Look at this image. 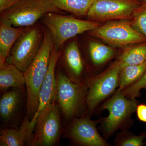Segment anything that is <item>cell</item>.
<instances>
[{
  "label": "cell",
  "instance_id": "cell-1",
  "mask_svg": "<svg viewBox=\"0 0 146 146\" xmlns=\"http://www.w3.org/2000/svg\"><path fill=\"white\" fill-rule=\"evenodd\" d=\"M44 33L39 52L24 73L27 94V114L31 120L38 109L39 91L48 70L51 53L54 46L49 31H44Z\"/></svg>",
  "mask_w": 146,
  "mask_h": 146
},
{
  "label": "cell",
  "instance_id": "cell-2",
  "mask_svg": "<svg viewBox=\"0 0 146 146\" xmlns=\"http://www.w3.org/2000/svg\"><path fill=\"white\" fill-rule=\"evenodd\" d=\"M55 102L65 123L86 115L87 86L85 82H73L59 68L56 69Z\"/></svg>",
  "mask_w": 146,
  "mask_h": 146
},
{
  "label": "cell",
  "instance_id": "cell-3",
  "mask_svg": "<svg viewBox=\"0 0 146 146\" xmlns=\"http://www.w3.org/2000/svg\"><path fill=\"white\" fill-rule=\"evenodd\" d=\"M138 103L136 100L128 98L121 91L118 90L105 102L100 109L107 110L109 112L107 117L101 121L105 139L109 138L119 129L126 130L132 125L131 117L136 111Z\"/></svg>",
  "mask_w": 146,
  "mask_h": 146
},
{
  "label": "cell",
  "instance_id": "cell-4",
  "mask_svg": "<svg viewBox=\"0 0 146 146\" xmlns=\"http://www.w3.org/2000/svg\"><path fill=\"white\" fill-rule=\"evenodd\" d=\"M121 71L117 60L100 75L86 76L84 80L88 88L86 99V115L91 117L102 102L116 92L119 86Z\"/></svg>",
  "mask_w": 146,
  "mask_h": 146
},
{
  "label": "cell",
  "instance_id": "cell-5",
  "mask_svg": "<svg viewBox=\"0 0 146 146\" xmlns=\"http://www.w3.org/2000/svg\"><path fill=\"white\" fill-rule=\"evenodd\" d=\"M65 122L55 101L41 112L35 126L30 146H58Z\"/></svg>",
  "mask_w": 146,
  "mask_h": 146
},
{
  "label": "cell",
  "instance_id": "cell-6",
  "mask_svg": "<svg viewBox=\"0 0 146 146\" xmlns=\"http://www.w3.org/2000/svg\"><path fill=\"white\" fill-rule=\"evenodd\" d=\"M49 12L63 13L49 0H21L1 13V21L16 27H30Z\"/></svg>",
  "mask_w": 146,
  "mask_h": 146
},
{
  "label": "cell",
  "instance_id": "cell-7",
  "mask_svg": "<svg viewBox=\"0 0 146 146\" xmlns=\"http://www.w3.org/2000/svg\"><path fill=\"white\" fill-rule=\"evenodd\" d=\"M43 21L51 34L55 46L59 49L68 39L100 26L94 21L80 20L55 12L46 13Z\"/></svg>",
  "mask_w": 146,
  "mask_h": 146
},
{
  "label": "cell",
  "instance_id": "cell-8",
  "mask_svg": "<svg viewBox=\"0 0 146 146\" xmlns=\"http://www.w3.org/2000/svg\"><path fill=\"white\" fill-rule=\"evenodd\" d=\"M44 34V31L38 28L27 27L16 40L6 61L25 72L38 53Z\"/></svg>",
  "mask_w": 146,
  "mask_h": 146
},
{
  "label": "cell",
  "instance_id": "cell-9",
  "mask_svg": "<svg viewBox=\"0 0 146 146\" xmlns=\"http://www.w3.org/2000/svg\"><path fill=\"white\" fill-rule=\"evenodd\" d=\"M99 120H91L87 115L73 119L65 123L62 138L70 141V145L77 146H109L96 127Z\"/></svg>",
  "mask_w": 146,
  "mask_h": 146
},
{
  "label": "cell",
  "instance_id": "cell-10",
  "mask_svg": "<svg viewBox=\"0 0 146 146\" xmlns=\"http://www.w3.org/2000/svg\"><path fill=\"white\" fill-rule=\"evenodd\" d=\"M26 91L11 88L1 94L0 120L2 127L16 128L23 122L27 114Z\"/></svg>",
  "mask_w": 146,
  "mask_h": 146
},
{
  "label": "cell",
  "instance_id": "cell-11",
  "mask_svg": "<svg viewBox=\"0 0 146 146\" xmlns=\"http://www.w3.org/2000/svg\"><path fill=\"white\" fill-rule=\"evenodd\" d=\"M92 31L94 36L114 46H121L146 42L143 35L135 30L130 23L125 21H111Z\"/></svg>",
  "mask_w": 146,
  "mask_h": 146
},
{
  "label": "cell",
  "instance_id": "cell-12",
  "mask_svg": "<svg viewBox=\"0 0 146 146\" xmlns=\"http://www.w3.org/2000/svg\"><path fill=\"white\" fill-rule=\"evenodd\" d=\"M139 7L136 0H96L87 15L91 19L103 21L129 19Z\"/></svg>",
  "mask_w": 146,
  "mask_h": 146
},
{
  "label": "cell",
  "instance_id": "cell-13",
  "mask_svg": "<svg viewBox=\"0 0 146 146\" xmlns=\"http://www.w3.org/2000/svg\"><path fill=\"white\" fill-rule=\"evenodd\" d=\"M60 54V49L54 45L51 53L48 70L39 91L38 109L33 117L31 120V123L33 129L37 118L41 112L55 101L56 69Z\"/></svg>",
  "mask_w": 146,
  "mask_h": 146
},
{
  "label": "cell",
  "instance_id": "cell-14",
  "mask_svg": "<svg viewBox=\"0 0 146 146\" xmlns=\"http://www.w3.org/2000/svg\"><path fill=\"white\" fill-rule=\"evenodd\" d=\"M58 62L60 68L68 78L73 82H84V65L77 44L71 42L60 56Z\"/></svg>",
  "mask_w": 146,
  "mask_h": 146
},
{
  "label": "cell",
  "instance_id": "cell-15",
  "mask_svg": "<svg viewBox=\"0 0 146 146\" xmlns=\"http://www.w3.org/2000/svg\"><path fill=\"white\" fill-rule=\"evenodd\" d=\"M34 129L27 115L16 128L1 127L0 146H30Z\"/></svg>",
  "mask_w": 146,
  "mask_h": 146
},
{
  "label": "cell",
  "instance_id": "cell-16",
  "mask_svg": "<svg viewBox=\"0 0 146 146\" xmlns=\"http://www.w3.org/2000/svg\"><path fill=\"white\" fill-rule=\"evenodd\" d=\"M13 88L27 91L24 73L5 61L0 65V93L3 94Z\"/></svg>",
  "mask_w": 146,
  "mask_h": 146
},
{
  "label": "cell",
  "instance_id": "cell-17",
  "mask_svg": "<svg viewBox=\"0 0 146 146\" xmlns=\"http://www.w3.org/2000/svg\"><path fill=\"white\" fill-rule=\"evenodd\" d=\"M27 27H16L0 21V65L5 62L17 39Z\"/></svg>",
  "mask_w": 146,
  "mask_h": 146
},
{
  "label": "cell",
  "instance_id": "cell-18",
  "mask_svg": "<svg viewBox=\"0 0 146 146\" xmlns=\"http://www.w3.org/2000/svg\"><path fill=\"white\" fill-rule=\"evenodd\" d=\"M96 0H49L61 11L70 12L77 16H85Z\"/></svg>",
  "mask_w": 146,
  "mask_h": 146
},
{
  "label": "cell",
  "instance_id": "cell-19",
  "mask_svg": "<svg viewBox=\"0 0 146 146\" xmlns=\"http://www.w3.org/2000/svg\"><path fill=\"white\" fill-rule=\"evenodd\" d=\"M146 71V60L141 64L129 65L120 72L117 90L122 91L140 79Z\"/></svg>",
  "mask_w": 146,
  "mask_h": 146
},
{
  "label": "cell",
  "instance_id": "cell-20",
  "mask_svg": "<svg viewBox=\"0 0 146 146\" xmlns=\"http://www.w3.org/2000/svg\"><path fill=\"white\" fill-rule=\"evenodd\" d=\"M121 70L129 65L142 64L146 60V44L126 50L118 59Z\"/></svg>",
  "mask_w": 146,
  "mask_h": 146
},
{
  "label": "cell",
  "instance_id": "cell-21",
  "mask_svg": "<svg viewBox=\"0 0 146 146\" xmlns=\"http://www.w3.org/2000/svg\"><path fill=\"white\" fill-rule=\"evenodd\" d=\"M89 50L90 59L95 65H99L105 63L111 59L115 53L111 47L94 41L89 43Z\"/></svg>",
  "mask_w": 146,
  "mask_h": 146
},
{
  "label": "cell",
  "instance_id": "cell-22",
  "mask_svg": "<svg viewBox=\"0 0 146 146\" xmlns=\"http://www.w3.org/2000/svg\"><path fill=\"white\" fill-rule=\"evenodd\" d=\"M146 137V132H142L139 136L134 135L131 132L123 130L118 133L115 137L114 145L118 146H142Z\"/></svg>",
  "mask_w": 146,
  "mask_h": 146
},
{
  "label": "cell",
  "instance_id": "cell-23",
  "mask_svg": "<svg viewBox=\"0 0 146 146\" xmlns=\"http://www.w3.org/2000/svg\"><path fill=\"white\" fill-rule=\"evenodd\" d=\"M133 17L131 26L146 37V4L139 7L134 12Z\"/></svg>",
  "mask_w": 146,
  "mask_h": 146
},
{
  "label": "cell",
  "instance_id": "cell-24",
  "mask_svg": "<svg viewBox=\"0 0 146 146\" xmlns=\"http://www.w3.org/2000/svg\"><path fill=\"white\" fill-rule=\"evenodd\" d=\"M144 88H146V71L138 81L121 91L128 98L135 100L139 96L140 91Z\"/></svg>",
  "mask_w": 146,
  "mask_h": 146
},
{
  "label": "cell",
  "instance_id": "cell-25",
  "mask_svg": "<svg viewBox=\"0 0 146 146\" xmlns=\"http://www.w3.org/2000/svg\"><path fill=\"white\" fill-rule=\"evenodd\" d=\"M21 0H0V13L12 8Z\"/></svg>",
  "mask_w": 146,
  "mask_h": 146
},
{
  "label": "cell",
  "instance_id": "cell-26",
  "mask_svg": "<svg viewBox=\"0 0 146 146\" xmlns=\"http://www.w3.org/2000/svg\"><path fill=\"white\" fill-rule=\"evenodd\" d=\"M137 117L141 121L146 122V105L140 104L136 108Z\"/></svg>",
  "mask_w": 146,
  "mask_h": 146
}]
</instances>
